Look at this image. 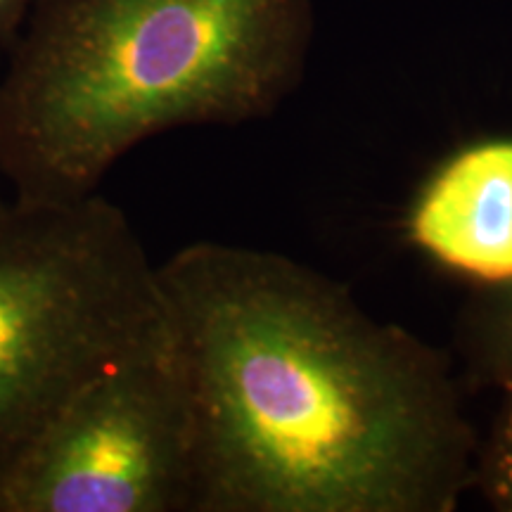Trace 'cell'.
I'll list each match as a JSON object with an SVG mask.
<instances>
[{
    "instance_id": "1",
    "label": "cell",
    "mask_w": 512,
    "mask_h": 512,
    "mask_svg": "<svg viewBox=\"0 0 512 512\" xmlns=\"http://www.w3.org/2000/svg\"><path fill=\"white\" fill-rule=\"evenodd\" d=\"M195 411L192 512H448L475 437L441 358L283 254L157 264Z\"/></svg>"
},
{
    "instance_id": "2",
    "label": "cell",
    "mask_w": 512,
    "mask_h": 512,
    "mask_svg": "<svg viewBox=\"0 0 512 512\" xmlns=\"http://www.w3.org/2000/svg\"><path fill=\"white\" fill-rule=\"evenodd\" d=\"M311 31V0H36L0 79V176L79 202L157 133L264 119Z\"/></svg>"
},
{
    "instance_id": "3",
    "label": "cell",
    "mask_w": 512,
    "mask_h": 512,
    "mask_svg": "<svg viewBox=\"0 0 512 512\" xmlns=\"http://www.w3.org/2000/svg\"><path fill=\"white\" fill-rule=\"evenodd\" d=\"M169 320L157 266L119 207L12 200L0 211V475L95 370Z\"/></svg>"
},
{
    "instance_id": "4",
    "label": "cell",
    "mask_w": 512,
    "mask_h": 512,
    "mask_svg": "<svg viewBox=\"0 0 512 512\" xmlns=\"http://www.w3.org/2000/svg\"><path fill=\"white\" fill-rule=\"evenodd\" d=\"M192 489L195 411L169 313L60 403L0 475V512H192Z\"/></svg>"
},
{
    "instance_id": "5",
    "label": "cell",
    "mask_w": 512,
    "mask_h": 512,
    "mask_svg": "<svg viewBox=\"0 0 512 512\" xmlns=\"http://www.w3.org/2000/svg\"><path fill=\"white\" fill-rule=\"evenodd\" d=\"M408 228L415 245L451 271L512 283V140L448 159L422 188Z\"/></svg>"
},
{
    "instance_id": "6",
    "label": "cell",
    "mask_w": 512,
    "mask_h": 512,
    "mask_svg": "<svg viewBox=\"0 0 512 512\" xmlns=\"http://www.w3.org/2000/svg\"><path fill=\"white\" fill-rule=\"evenodd\" d=\"M472 370L505 389L512 384V283L496 287L467 328Z\"/></svg>"
},
{
    "instance_id": "7",
    "label": "cell",
    "mask_w": 512,
    "mask_h": 512,
    "mask_svg": "<svg viewBox=\"0 0 512 512\" xmlns=\"http://www.w3.org/2000/svg\"><path fill=\"white\" fill-rule=\"evenodd\" d=\"M503 392L505 403L491 434V444L484 451L482 477L491 503L512 512V384Z\"/></svg>"
},
{
    "instance_id": "8",
    "label": "cell",
    "mask_w": 512,
    "mask_h": 512,
    "mask_svg": "<svg viewBox=\"0 0 512 512\" xmlns=\"http://www.w3.org/2000/svg\"><path fill=\"white\" fill-rule=\"evenodd\" d=\"M36 0H0V48L10 50L31 15Z\"/></svg>"
},
{
    "instance_id": "9",
    "label": "cell",
    "mask_w": 512,
    "mask_h": 512,
    "mask_svg": "<svg viewBox=\"0 0 512 512\" xmlns=\"http://www.w3.org/2000/svg\"><path fill=\"white\" fill-rule=\"evenodd\" d=\"M5 204H8V202H3V200H0V211H3V209H5Z\"/></svg>"
}]
</instances>
